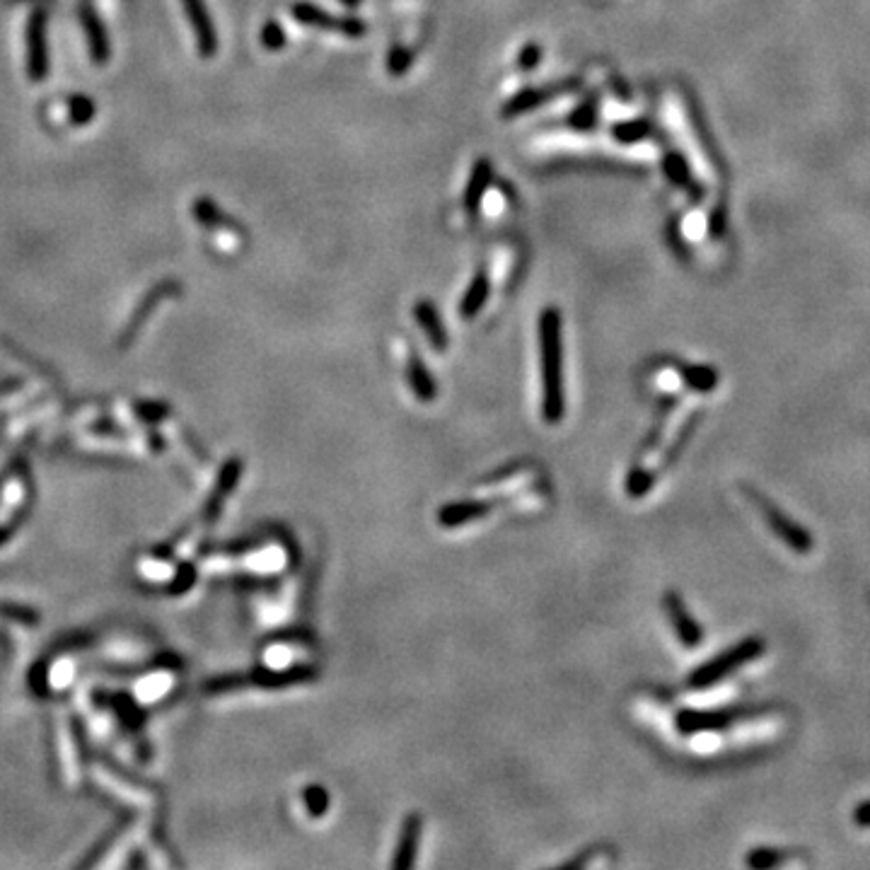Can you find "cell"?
Segmentation results:
<instances>
[{
	"instance_id": "obj_17",
	"label": "cell",
	"mask_w": 870,
	"mask_h": 870,
	"mask_svg": "<svg viewBox=\"0 0 870 870\" xmlns=\"http://www.w3.org/2000/svg\"><path fill=\"white\" fill-rule=\"evenodd\" d=\"M486 300H489V278L484 274H477L474 276V281L469 283L464 298L460 300V317L462 319L477 317L481 307L486 305Z\"/></svg>"
},
{
	"instance_id": "obj_19",
	"label": "cell",
	"mask_w": 870,
	"mask_h": 870,
	"mask_svg": "<svg viewBox=\"0 0 870 870\" xmlns=\"http://www.w3.org/2000/svg\"><path fill=\"white\" fill-rule=\"evenodd\" d=\"M682 377L692 390L699 392H711L718 385V373L706 365H684Z\"/></svg>"
},
{
	"instance_id": "obj_25",
	"label": "cell",
	"mask_w": 870,
	"mask_h": 870,
	"mask_svg": "<svg viewBox=\"0 0 870 870\" xmlns=\"http://www.w3.org/2000/svg\"><path fill=\"white\" fill-rule=\"evenodd\" d=\"M595 119H597V102L588 100V102L580 104V107L571 114V119L568 121H571V126H576V129L588 131L595 126Z\"/></svg>"
},
{
	"instance_id": "obj_31",
	"label": "cell",
	"mask_w": 870,
	"mask_h": 870,
	"mask_svg": "<svg viewBox=\"0 0 870 870\" xmlns=\"http://www.w3.org/2000/svg\"><path fill=\"white\" fill-rule=\"evenodd\" d=\"M723 225H725V216H723V211H718L716 216H713V220H711V232H713V235H723Z\"/></svg>"
},
{
	"instance_id": "obj_14",
	"label": "cell",
	"mask_w": 870,
	"mask_h": 870,
	"mask_svg": "<svg viewBox=\"0 0 870 870\" xmlns=\"http://www.w3.org/2000/svg\"><path fill=\"white\" fill-rule=\"evenodd\" d=\"M414 317L416 322L421 324L423 334L428 336V341H431L435 351H445V348H448V334H445L443 322H440L435 305L428 303V300H421V303H416Z\"/></svg>"
},
{
	"instance_id": "obj_6",
	"label": "cell",
	"mask_w": 870,
	"mask_h": 870,
	"mask_svg": "<svg viewBox=\"0 0 870 870\" xmlns=\"http://www.w3.org/2000/svg\"><path fill=\"white\" fill-rule=\"evenodd\" d=\"M290 10H293V17L300 22V25L317 27V29H339V32L348 34V37H361V34H365V25L358 20V17L339 20V17L327 15L324 10H319L317 5H310V3H295Z\"/></svg>"
},
{
	"instance_id": "obj_30",
	"label": "cell",
	"mask_w": 870,
	"mask_h": 870,
	"mask_svg": "<svg viewBox=\"0 0 870 870\" xmlns=\"http://www.w3.org/2000/svg\"><path fill=\"white\" fill-rule=\"evenodd\" d=\"M854 817H856V825L870 827V800H868V803L858 805V810H856Z\"/></svg>"
},
{
	"instance_id": "obj_11",
	"label": "cell",
	"mask_w": 870,
	"mask_h": 870,
	"mask_svg": "<svg viewBox=\"0 0 870 870\" xmlns=\"http://www.w3.org/2000/svg\"><path fill=\"white\" fill-rule=\"evenodd\" d=\"M80 22H83V29L87 34V46H90L92 63L104 66V63L109 61V54H112V51H109L107 29H104L100 17H97L95 10H92L87 3L80 5Z\"/></svg>"
},
{
	"instance_id": "obj_1",
	"label": "cell",
	"mask_w": 870,
	"mask_h": 870,
	"mask_svg": "<svg viewBox=\"0 0 870 870\" xmlns=\"http://www.w3.org/2000/svg\"><path fill=\"white\" fill-rule=\"evenodd\" d=\"M539 356H542V416L559 423L566 416L564 390V319L556 307L539 315Z\"/></svg>"
},
{
	"instance_id": "obj_10",
	"label": "cell",
	"mask_w": 870,
	"mask_h": 870,
	"mask_svg": "<svg viewBox=\"0 0 870 870\" xmlns=\"http://www.w3.org/2000/svg\"><path fill=\"white\" fill-rule=\"evenodd\" d=\"M735 721L733 711H692L684 709L677 713V728L684 735L696 733H711V730H723Z\"/></svg>"
},
{
	"instance_id": "obj_16",
	"label": "cell",
	"mask_w": 870,
	"mask_h": 870,
	"mask_svg": "<svg viewBox=\"0 0 870 870\" xmlns=\"http://www.w3.org/2000/svg\"><path fill=\"white\" fill-rule=\"evenodd\" d=\"M406 373H409L411 390H414L416 399H421V402H433L435 394H438V387H435L433 375L428 373V368L423 365V361L416 356V353H411L409 356V368H406Z\"/></svg>"
},
{
	"instance_id": "obj_20",
	"label": "cell",
	"mask_w": 870,
	"mask_h": 870,
	"mask_svg": "<svg viewBox=\"0 0 870 870\" xmlns=\"http://www.w3.org/2000/svg\"><path fill=\"white\" fill-rule=\"evenodd\" d=\"M663 167H665L667 179H670L675 187L692 189V172H689L687 160H684L680 153H667Z\"/></svg>"
},
{
	"instance_id": "obj_7",
	"label": "cell",
	"mask_w": 870,
	"mask_h": 870,
	"mask_svg": "<svg viewBox=\"0 0 870 870\" xmlns=\"http://www.w3.org/2000/svg\"><path fill=\"white\" fill-rule=\"evenodd\" d=\"M184 13L189 17V25L196 34V44H199V54L203 58L216 56L218 51V32L213 27L211 15H208L206 3L203 0H182Z\"/></svg>"
},
{
	"instance_id": "obj_21",
	"label": "cell",
	"mask_w": 870,
	"mask_h": 870,
	"mask_svg": "<svg viewBox=\"0 0 870 870\" xmlns=\"http://www.w3.org/2000/svg\"><path fill=\"white\" fill-rule=\"evenodd\" d=\"M614 138H617L619 143H636L643 141L646 136H651V121L646 119H634V121H624V124L614 126Z\"/></svg>"
},
{
	"instance_id": "obj_22",
	"label": "cell",
	"mask_w": 870,
	"mask_h": 870,
	"mask_svg": "<svg viewBox=\"0 0 870 870\" xmlns=\"http://www.w3.org/2000/svg\"><path fill=\"white\" fill-rule=\"evenodd\" d=\"M95 112H97L95 102H92L87 95H73L71 100H68V116H71L75 126L90 124Z\"/></svg>"
},
{
	"instance_id": "obj_4",
	"label": "cell",
	"mask_w": 870,
	"mask_h": 870,
	"mask_svg": "<svg viewBox=\"0 0 870 870\" xmlns=\"http://www.w3.org/2000/svg\"><path fill=\"white\" fill-rule=\"evenodd\" d=\"M27 73L32 83H42L49 73V51H46V15L42 10L32 15L27 27Z\"/></svg>"
},
{
	"instance_id": "obj_5",
	"label": "cell",
	"mask_w": 870,
	"mask_h": 870,
	"mask_svg": "<svg viewBox=\"0 0 870 870\" xmlns=\"http://www.w3.org/2000/svg\"><path fill=\"white\" fill-rule=\"evenodd\" d=\"M665 612L667 619H670L672 629H675L677 638L682 641L684 648H696L701 641H704V629H701L699 622L692 617V612H689L687 605H684L682 595L675 593V590H667L665 593Z\"/></svg>"
},
{
	"instance_id": "obj_3",
	"label": "cell",
	"mask_w": 870,
	"mask_h": 870,
	"mask_svg": "<svg viewBox=\"0 0 870 870\" xmlns=\"http://www.w3.org/2000/svg\"><path fill=\"white\" fill-rule=\"evenodd\" d=\"M752 498L759 503V510L764 513L767 525L776 532V537H779L788 549L798 551V554H808V551H812V537L805 527H800L796 520L788 518L783 510L776 508L774 503L767 501V498L759 496V493H754Z\"/></svg>"
},
{
	"instance_id": "obj_27",
	"label": "cell",
	"mask_w": 870,
	"mask_h": 870,
	"mask_svg": "<svg viewBox=\"0 0 870 870\" xmlns=\"http://www.w3.org/2000/svg\"><path fill=\"white\" fill-rule=\"evenodd\" d=\"M783 858L786 856L776 854V851H771V849H754L752 854L747 856V866L757 868V870H767L771 866H779Z\"/></svg>"
},
{
	"instance_id": "obj_15",
	"label": "cell",
	"mask_w": 870,
	"mask_h": 870,
	"mask_svg": "<svg viewBox=\"0 0 870 870\" xmlns=\"http://www.w3.org/2000/svg\"><path fill=\"white\" fill-rule=\"evenodd\" d=\"M493 182V167L489 160H477V165H474L472 177H469L467 189H464V206L469 208V211H477L481 199H484V194L489 191Z\"/></svg>"
},
{
	"instance_id": "obj_12",
	"label": "cell",
	"mask_w": 870,
	"mask_h": 870,
	"mask_svg": "<svg viewBox=\"0 0 870 870\" xmlns=\"http://www.w3.org/2000/svg\"><path fill=\"white\" fill-rule=\"evenodd\" d=\"M489 510L491 503L486 501H455L438 510V522L440 527H460L477 518H484Z\"/></svg>"
},
{
	"instance_id": "obj_26",
	"label": "cell",
	"mask_w": 870,
	"mask_h": 870,
	"mask_svg": "<svg viewBox=\"0 0 870 870\" xmlns=\"http://www.w3.org/2000/svg\"><path fill=\"white\" fill-rule=\"evenodd\" d=\"M261 46L269 51H278L286 46V32H283L278 22H266L261 29Z\"/></svg>"
},
{
	"instance_id": "obj_18",
	"label": "cell",
	"mask_w": 870,
	"mask_h": 870,
	"mask_svg": "<svg viewBox=\"0 0 870 870\" xmlns=\"http://www.w3.org/2000/svg\"><path fill=\"white\" fill-rule=\"evenodd\" d=\"M194 218L199 220L203 228H230V225H235V220H230L225 216L223 211L218 208L216 201L206 199V196H201V199H196L194 203Z\"/></svg>"
},
{
	"instance_id": "obj_13",
	"label": "cell",
	"mask_w": 870,
	"mask_h": 870,
	"mask_svg": "<svg viewBox=\"0 0 870 870\" xmlns=\"http://www.w3.org/2000/svg\"><path fill=\"white\" fill-rule=\"evenodd\" d=\"M573 85H576V83L556 85V87H544V90H535V87H532V90H522V92H518V95L513 97V100H510V102L506 104V107L501 109V114L506 116V119H513V116H520L522 112H530V109L539 107V104L549 102L551 97L556 95V92L571 90Z\"/></svg>"
},
{
	"instance_id": "obj_24",
	"label": "cell",
	"mask_w": 870,
	"mask_h": 870,
	"mask_svg": "<svg viewBox=\"0 0 870 870\" xmlns=\"http://www.w3.org/2000/svg\"><path fill=\"white\" fill-rule=\"evenodd\" d=\"M651 486H653V474L643 472L641 467L631 469L629 479H626V493H629L631 498L646 496V493L651 491Z\"/></svg>"
},
{
	"instance_id": "obj_2",
	"label": "cell",
	"mask_w": 870,
	"mask_h": 870,
	"mask_svg": "<svg viewBox=\"0 0 870 870\" xmlns=\"http://www.w3.org/2000/svg\"><path fill=\"white\" fill-rule=\"evenodd\" d=\"M764 641L759 636H750L745 638V641H740L738 646L728 648V651H723L721 655H716V658L709 660V663L699 665L696 670L689 675V687L692 689H706L713 687L716 682H721L723 677H728L730 672L740 670L742 665L752 663V660H757L759 655L764 653Z\"/></svg>"
},
{
	"instance_id": "obj_9",
	"label": "cell",
	"mask_w": 870,
	"mask_h": 870,
	"mask_svg": "<svg viewBox=\"0 0 870 870\" xmlns=\"http://www.w3.org/2000/svg\"><path fill=\"white\" fill-rule=\"evenodd\" d=\"M179 283L177 281H162V283H158V286L155 288H150V293L145 295L143 298V303H141V307H138L136 310V315L131 317V322H129V327H126V332H124V336H121V341H119V346L121 348H126L133 341V336L138 334V329L143 327V322L145 319H148L150 315H153V310L155 307H158L162 300H167V298H177L179 295Z\"/></svg>"
},
{
	"instance_id": "obj_29",
	"label": "cell",
	"mask_w": 870,
	"mask_h": 870,
	"mask_svg": "<svg viewBox=\"0 0 870 870\" xmlns=\"http://www.w3.org/2000/svg\"><path fill=\"white\" fill-rule=\"evenodd\" d=\"M539 58H542V49H539L537 44H527L525 49L520 51L518 66L522 68V71H530V68H535V66H537Z\"/></svg>"
},
{
	"instance_id": "obj_28",
	"label": "cell",
	"mask_w": 870,
	"mask_h": 870,
	"mask_svg": "<svg viewBox=\"0 0 870 870\" xmlns=\"http://www.w3.org/2000/svg\"><path fill=\"white\" fill-rule=\"evenodd\" d=\"M411 61H414V58H411V51L397 46V49H392L390 58H387V68H390L392 75H402L411 68Z\"/></svg>"
},
{
	"instance_id": "obj_8",
	"label": "cell",
	"mask_w": 870,
	"mask_h": 870,
	"mask_svg": "<svg viewBox=\"0 0 870 870\" xmlns=\"http://www.w3.org/2000/svg\"><path fill=\"white\" fill-rule=\"evenodd\" d=\"M423 832V817L419 812H411L404 817L402 832H399L397 849L392 856V870H411L416 863V854H419V841Z\"/></svg>"
},
{
	"instance_id": "obj_23",
	"label": "cell",
	"mask_w": 870,
	"mask_h": 870,
	"mask_svg": "<svg viewBox=\"0 0 870 870\" xmlns=\"http://www.w3.org/2000/svg\"><path fill=\"white\" fill-rule=\"evenodd\" d=\"M303 800L312 817H322L329 808V793L322 786H307L303 791Z\"/></svg>"
},
{
	"instance_id": "obj_32",
	"label": "cell",
	"mask_w": 870,
	"mask_h": 870,
	"mask_svg": "<svg viewBox=\"0 0 870 870\" xmlns=\"http://www.w3.org/2000/svg\"><path fill=\"white\" fill-rule=\"evenodd\" d=\"M341 3H344L346 8H358V5H361V0H341Z\"/></svg>"
}]
</instances>
